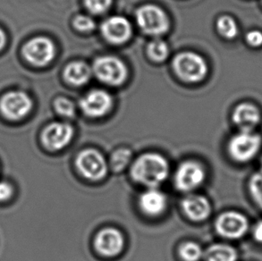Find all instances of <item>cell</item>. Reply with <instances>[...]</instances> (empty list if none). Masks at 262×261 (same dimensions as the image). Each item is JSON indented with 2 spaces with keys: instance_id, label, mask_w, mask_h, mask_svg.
Segmentation results:
<instances>
[{
  "instance_id": "ffe728a7",
  "label": "cell",
  "mask_w": 262,
  "mask_h": 261,
  "mask_svg": "<svg viewBox=\"0 0 262 261\" xmlns=\"http://www.w3.org/2000/svg\"><path fill=\"white\" fill-rule=\"evenodd\" d=\"M216 30L225 39H233L239 33V26L234 18L229 15L220 16L216 21Z\"/></svg>"
},
{
  "instance_id": "3957f363",
  "label": "cell",
  "mask_w": 262,
  "mask_h": 261,
  "mask_svg": "<svg viewBox=\"0 0 262 261\" xmlns=\"http://www.w3.org/2000/svg\"><path fill=\"white\" fill-rule=\"evenodd\" d=\"M262 139L253 132H240L232 137L228 143V151L237 162H248L260 149Z\"/></svg>"
},
{
  "instance_id": "e0dca14e",
  "label": "cell",
  "mask_w": 262,
  "mask_h": 261,
  "mask_svg": "<svg viewBox=\"0 0 262 261\" xmlns=\"http://www.w3.org/2000/svg\"><path fill=\"white\" fill-rule=\"evenodd\" d=\"M182 208L188 219L196 222L208 219L211 212L209 201L202 195L191 194L184 198L182 202Z\"/></svg>"
},
{
  "instance_id": "83f0119b",
  "label": "cell",
  "mask_w": 262,
  "mask_h": 261,
  "mask_svg": "<svg viewBox=\"0 0 262 261\" xmlns=\"http://www.w3.org/2000/svg\"><path fill=\"white\" fill-rule=\"evenodd\" d=\"M245 40L249 46L259 48L262 46V32L259 30H252L245 36Z\"/></svg>"
},
{
  "instance_id": "52a82bcc",
  "label": "cell",
  "mask_w": 262,
  "mask_h": 261,
  "mask_svg": "<svg viewBox=\"0 0 262 261\" xmlns=\"http://www.w3.org/2000/svg\"><path fill=\"white\" fill-rule=\"evenodd\" d=\"M32 107L30 96L20 91L7 92L0 100V111L9 120H21L30 113Z\"/></svg>"
},
{
  "instance_id": "5b68a950",
  "label": "cell",
  "mask_w": 262,
  "mask_h": 261,
  "mask_svg": "<svg viewBox=\"0 0 262 261\" xmlns=\"http://www.w3.org/2000/svg\"><path fill=\"white\" fill-rule=\"evenodd\" d=\"M93 72L100 81L108 85H120L127 77V68L123 61L113 56H103L96 59Z\"/></svg>"
},
{
  "instance_id": "f546056e",
  "label": "cell",
  "mask_w": 262,
  "mask_h": 261,
  "mask_svg": "<svg viewBox=\"0 0 262 261\" xmlns=\"http://www.w3.org/2000/svg\"><path fill=\"white\" fill-rule=\"evenodd\" d=\"M253 238L258 243L262 244V220L257 223L255 226L253 227Z\"/></svg>"
},
{
  "instance_id": "f1b7e54d",
  "label": "cell",
  "mask_w": 262,
  "mask_h": 261,
  "mask_svg": "<svg viewBox=\"0 0 262 261\" xmlns=\"http://www.w3.org/2000/svg\"><path fill=\"white\" fill-rule=\"evenodd\" d=\"M14 193L10 184L7 182H0V201H8Z\"/></svg>"
},
{
  "instance_id": "9a60e30c",
  "label": "cell",
  "mask_w": 262,
  "mask_h": 261,
  "mask_svg": "<svg viewBox=\"0 0 262 261\" xmlns=\"http://www.w3.org/2000/svg\"><path fill=\"white\" fill-rule=\"evenodd\" d=\"M232 119L241 132H253L261 122V113L252 103H242L234 108Z\"/></svg>"
},
{
  "instance_id": "4fadbf2b",
  "label": "cell",
  "mask_w": 262,
  "mask_h": 261,
  "mask_svg": "<svg viewBox=\"0 0 262 261\" xmlns=\"http://www.w3.org/2000/svg\"><path fill=\"white\" fill-rule=\"evenodd\" d=\"M80 106L86 116L98 118L105 116L111 110L112 98L102 90H93L80 100Z\"/></svg>"
},
{
  "instance_id": "4316f807",
  "label": "cell",
  "mask_w": 262,
  "mask_h": 261,
  "mask_svg": "<svg viewBox=\"0 0 262 261\" xmlns=\"http://www.w3.org/2000/svg\"><path fill=\"white\" fill-rule=\"evenodd\" d=\"M111 2L112 0H84L88 10L97 14L105 13L111 6Z\"/></svg>"
},
{
  "instance_id": "7402d4cb",
  "label": "cell",
  "mask_w": 262,
  "mask_h": 261,
  "mask_svg": "<svg viewBox=\"0 0 262 261\" xmlns=\"http://www.w3.org/2000/svg\"><path fill=\"white\" fill-rule=\"evenodd\" d=\"M131 159V150L128 148H119L111 156L110 166L115 172H120L129 165Z\"/></svg>"
},
{
  "instance_id": "2e32d148",
  "label": "cell",
  "mask_w": 262,
  "mask_h": 261,
  "mask_svg": "<svg viewBox=\"0 0 262 261\" xmlns=\"http://www.w3.org/2000/svg\"><path fill=\"white\" fill-rule=\"evenodd\" d=\"M139 206L146 215L157 216L167 209V199L166 195L157 188H149V190L140 196Z\"/></svg>"
},
{
  "instance_id": "44dd1931",
  "label": "cell",
  "mask_w": 262,
  "mask_h": 261,
  "mask_svg": "<svg viewBox=\"0 0 262 261\" xmlns=\"http://www.w3.org/2000/svg\"><path fill=\"white\" fill-rule=\"evenodd\" d=\"M147 52L149 57L155 62H162L167 59L169 54V49L167 43L164 40L160 39H156L150 41L148 45Z\"/></svg>"
},
{
  "instance_id": "4dcf8cb0",
  "label": "cell",
  "mask_w": 262,
  "mask_h": 261,
  "mask_svg": "<svg viewBox=\"0 0 262 261\" xmlns=\"http://www.w3.org/2000/svg\"><path fill=\"white\" fill-rule=\"evenodd\" d=\"M6 34L5 32L0 29V50L3 49L5 44H6Z\"/></svg>"
},
{
  "instance_id": "ac0fdd59",
  "label": "cell",
  "mask_w": 262,
  "mask_h": 261,
  "mask_svg": "<svg viewBox=\"0 0 262 261\" xmlns=\"http://www.w3.org/2000/svg\"><path fill=\"white\" fill-rule=\"evenodd\" d=\"M66 80L73 85L85 84L92 75V69L82 61L72 62L66 67L64 72Z\"/></svg>"
},
{
  "instance_id": "5bb4252c",
  "label": "cell",
  "mask_w": 262,
  "mask_h": 261,
  "mask_svg": "<svg viewBox=\"0 0 262 261\" xmlns=\"http://www.w3.org/2000/svg\"><path fill=\"white\" fill-rule=\"evenodd\" d=\"M104 38L114 44H122L131 38L132 26L130 21L123 16H111L101 26Z\"/></svg>"
},
{
  "instance_id": "7a4b0ae2",
  "label": "cell",
  "mask_w": 262,
  "mask_h": 261,
  "mask_svg": "<svg viewBox=\"0 0 262 261\" xmlns=\"http://www.w3.org/2000/svg\"><path fill=\"white\" fill-rule=\"evenodd\" d=\"M173 67L176 74L187 82H198L208 74V64L199 54L184 52L174 57Z\"/></svg>"
},
{
  "instance_id": "277c9868",
  "label": "cell",
  "mask_w": 262,
  "mask_h": 261,
  "mask_svg": "<svg viewBox=\"0 0 262 261\" xmlns=\"http://www.w3.org/2000/svg\"><path fill=\"white\" fill-rule=\"evenodd\" d=\"M139 27L149 35L159 36L169 29V20L165 11L155 5H145L136 12Z\"/></svg>"
},
{
  "instance_id": "7c38bea8",
  "label": "cell",
  "mask_w": 262,
  "mask_h": 261,
  "mask_svg": "<svg viewBox=\"0 0 262 261\" xmlns=\"http://www.w3.org/2000/svg\"><path fill=\"white\" fill-rule=\"evenodd\" d=\"M94 245L96 251L104 257H116L124 250V235L119 230L107 227L98 233Z\"/></svg>"
},
{
  "instance_id": "30bf717a",
  "label": "cell",
  "mask_w": 262,
  "mask_h": 261,
  "mask_svg": "<svg viewBox=\"0 0 262 261\" xmlns=\"http://www.w3.org/2000/svg\"><path fill=\"white\" fill-rule=\"evenodd\" d=\"M248 228V219L239 212H226L216 219V232L227 239L242 238L247 233Z\"/></svg>"
},
{
  "instance_id": "8992f818",
  "label": "cell",
  "mask_w": 262,
  "mask_h": 261,
  "mask_svg": "<svg viewBox=\"0 0 262 261\" xmlns=\"http://www.w3.org/2000/svg\"><path fill=\"white\" fill-rule=\"evenodd\" d=\"M75 165L82 177L89 180H102L108 171L105 158L100 152L93 148H87L80 152L75 160Z\"/></svg>"
},
{
  "instance_id": "484cf974",
  "label": "cell",
  "mask_w": 262,
  "mask_h": 261,
  "mask_svg": "<svg viewBox=\"0 0 262 261\" xmlns=\"http://www.w3.org/2000/svg\"><path fill=\"white\" fill-rule=\"evenodd\" d=\"M74 26L79 32H91L95 29L96 25L92 18L84 14H80L74 19Z\"/></svg>"
},
{
  "instance_id": "d6986e66",
  "label": "cell",
  "mask_w": 262,
  "mask_h": 261,
  "mask_svg": "<svg viewBox=\"0 0 262 261\" xmlns=\"http://www.w3.org/2000/svg\"><path fill=\"white\" fill-rule=\"evenodd\" d=\"M205 258L207 261H236L238 253L228 244H213L206 251Z\"/></svg>"
},
{
  "instance_id": "9c48e42d",
  "label": "cell",
  "mask_w": 262,
  "mask_h": 261,
  "mask_svg": "<svg viewBox=\"0 0 262 261\" xmlns=\"http://www.w3.org/2000/svg\"><path fill=\"white\" fill-rule=\"evenodd\" d=\"M54 43L45 37H36L30 39L23 49V54L29 63L36 67H44L55 57Z\"/></svg>"
},
{
  "instance_id": "cb8c5ba5",
  "label": "cell",
  "mask_w": 262,
  "mask_h": 261,
  "mask_svg": "<svg viewBox=\"0 0 262 261\" xmlns=\"http://www.w3.org/2000/svg\"><path fill=\"white\" fill-rule=\"evenodd\" d=\"M249 190L256 204L262 208V170L251 177Z\"/></svg>"
},
{
  "instance_id": "d4e9b609",
  "label": "cell",
  "mask_w": 262,
  "mask_h": 261,
  "mask_svg": "<svg viewBox=\"0 0 262 261\" xmlns=\"http://www.w3.org/2000/svg\"><path fill=\"white\" fill-rule=\"evenodd\" d=\"M55 108L57 113L64 117H73L75 115V107L74 103L70 99L60 97L55 100Z\"/></svg>"
},
{
  "instance_id": "6da1fadb",
  "label": "cell",
  "mask_w": 262,
  "mask_h": 261,
  "mask_svg": "<svg viewBox=\"0 0 262 261\" xmlns=\"http://www.w3.org/2000/svg\"><path fill=\"white\" fill-rule=\"evenodd\" d=\"M169 173V166L163 156L147 153L139 157L132 166L131 176L138 184L157 188L164 183Z\"/></svg>"
},
{
  "instance_id": "ba28073f",
  "label": "cell",
  "mask_w": 262,
  "mask_h": 261,
  "mask_svg": "<svg viewBox=\"0 0 262 261\" xmlns=\"http://www.w3.org/2000/svg\"><path fill=\"white\" fill-rule=\"evenodd\" d=\"M205 180V170L194 161H186L178 166L174 175L176 187L181 191H191L200 187Z\"/></svg>"
},
{
  "instance_id": "8fae6325",
  "label": "cell",
  "mask_w": 262,
  "mask_h": 261,
  "mask_svg": "<svg viewBox=\"0 0 262 261\" xmlns=\"http://www.w3.org/2000/svg\"><path fill=\"white\" fill-rule=\"evenodd\" d=\"M75 130L71 124L56 122L48 125L41 135L43 144L50 150H60L71 142Z\"/></svg>"
},
{
  "instance_id": "603a6c76",
  "label": "cell",
  "mask_w": 262,
  "mask_h": 261,
  "mask_svg": "<svg viewBox=\"0 0 262 261\" xmlns=\"http://www.w3.org/2000/svg\"><path fill=\"white\" fill-rule=\"evenodd\" d=\"M179 254L184 261H199L203 256V251L198 244L187 242L181 245Z\"/></svg>"
}]
</instances>
